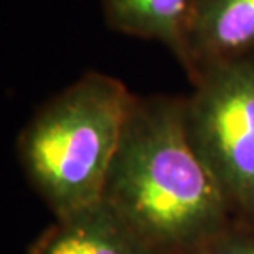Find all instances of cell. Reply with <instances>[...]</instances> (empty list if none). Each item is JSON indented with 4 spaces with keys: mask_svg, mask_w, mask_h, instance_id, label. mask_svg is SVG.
<instances>
[{
    "mask_svg": "<svg viewBox=\"0 0 254 254\" xmlns=\"http://www.w3.org/2000/svg\"><path fill=\"white\" fill-rule=\"evenodd\" d=\"M101 203L157 254H185L236 221L189 140L185 96L135 94Z\"/></svg>",
    "mask_w": 254,
    "mask_h": 254,
    "instance_id": "6da1fadb",
    "label": "cell"
},
{
    "mask_svg": "<svg viewBox=\"0 0 254 254\" xmlns=\"http://www.w3.org/2000/svg\"><path fill=\"white\" fill-rule=\"evenodd\" d=\"M196 0H101L108 27L177 53Z\"/></svg>",
    "mask_w": 254,
    "mask_h": 254,
    "instance_id": "8992f818",
    "label": "cell"
},
{
    "mask_svg": "<svg viewBox=\"0 0 254 254\" xmlns=\"http://www.w3.org/2000/svg\"><path fill=\"white\" fill-rule=\"evenodd\" d=\"M134 98L121 79L88 71L18 132V164L55 218L101 201Z\"/></svg>",
    "mask_w": 254,
    "mask_h": 254,
    "instance_id": "7a4b0ae2",
    "label": "cell"
},
{
    "mask_svg": "<svg viewBox=\"0 0 254 254\" xmlns=\"http://www.w3.org/2000/svg\"><path fill=\"white\" fill-rule=\"evenodd\" d=\"M185 254H254V226L235 221L225 231Z\"/></svg>",
    "mask_w": 254,
    "mask_h": 254,
    "instance_id": "52a82bcc",
    "label": "cell"
},
{
    "mask_svg": "<svg viewBox=\"0 0 254 254\" xmlns=\"http://www.w3.org/2000/svg\"><path fill=\"white\" fill-rule=\"evenodd\" d=\"M190 83L254 60V0H196L174 55Z\"/></svg>",
    "mask_w": 254,
    "mask_h": 254,
    "instance_id": "277c9868",
    "label": "cell"
},
{
    "mask_svg": "<svg viewBox=\"0 0 254 254\" xmlns=\"http://www.w3.org/2000/svg\"><path fill=\"white\" fill-rule=\"evenodd\" d=\"M185 129L235 220L254 226V60L191 84Z\"/></svg>",
    "mask_w": 254,
    "mask_h": 254,
    "instance_id": "3957f363",
    "label": "cell"
},
{
    "mask_svg": "<svg viewBox=\"0 0 254 254\" xmlns=\"http://www.w3.org/2000/svg\"><path fill=\"white\" fill-rule=\"evenodd\" d=\"M27 254H157L103 203L55 218Z\"/></svg>",
    "mask_w": 254,
    "mask_h": 254,
    "instance_id": "5b68a950",
    "label": "cell"
}]
</instances>
